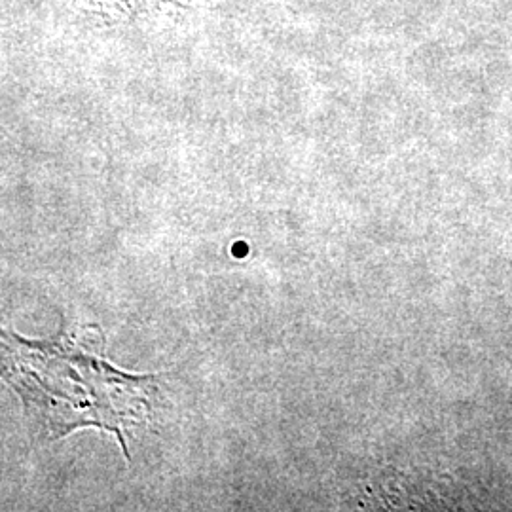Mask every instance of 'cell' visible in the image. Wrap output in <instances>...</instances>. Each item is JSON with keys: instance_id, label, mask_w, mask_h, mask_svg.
<instances>
[{"instance_id": "obj_1", "label": "cell", "mask_w": 512, "mask_h": 512, "mask_svg": "<svg viewBox=\"0 0 512 512\" xmlns=\"http://www.w3.org/2000/svg\"><path fill=\"white\" fill-rule=\"evenodd\" d=\"M4 374L52 439L97 425L116 433L126 448L124 431L143 423L147 414V378L118 372L73 342L4 338Z\"/></svg>"}, {"instance_id": "obj_2", "label": "cell", "mask_w": 512, "mask_h": 512, "mask_svg": "<svg viewBox=\"0 0 512 512\" xmlns=\"http://www.w3.org/2000/svg\"><path fill=\"white\" fill-rule=\"evenodd\" d=\"M109 8L110 18L122 19H147L154 18V12H162L164 8L175 10H192L198 6H211L220 0H103Z\"/></svg>"}]
</instances>
